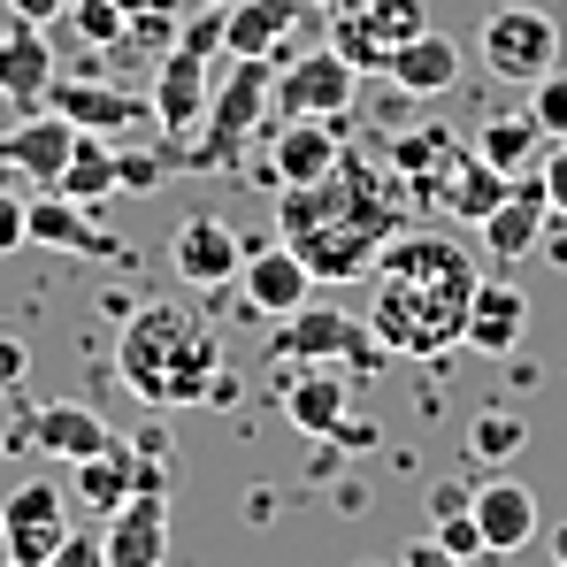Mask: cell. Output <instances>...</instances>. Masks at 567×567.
Segmentation results:
<instances>
[{"mask_svg":"<svg viewBox=\"0 0 567 567\" xmlns=\"http://www.w3.org/2000/svg\"><path fill=\"white\" fill-rule=\"evenodd\" d=\"M553 560H560V567H567V529H553Z\"/></svg>","mask_w":567,"mask_h":567,"instance_id":"7bdbcfd3","label":"cell"},{"mask_svg":"<svg viewBox=\"0 0 567 567\" xmlns=\"http://www.w3.org/2000/svg\"><path fill=\"white\" fill-rule=\"evenodd\" d=\"M353 383H361V377L322 369V361L291 369V377H284V422H291L299 437H338L346 414H353Z\"/></svg>","mask_w":567,"mask_h":567,"instance_id":"9a60e30c","label":"cell"},{"mask_svg":"<svg viewBox=\"0 0 567 567\" xmlns=\"http://www.w3.org/2000/svg\"><path fill=\"white\" fill-rule=\"evenodd\" d=\"M537 246H545V261H553V269H567V230H553V223H545V238H537Z\"/></svg>","mask_w":567,"mask_h":567,"instance_id":"b9f144b4","label":"cell"},{"mask_svg":"<svg viewBox=\"0 0 567 567\" xmlns=\"http://www.w3.org/2000/svg\"><path fill=\"white\" fill-rule=\"evenodd\" d=\"M238 261H246V238L223 223V215H185L177 238H169V269L185 291H215V284H238Z\"/></svg>","mask_w":567,"mask_h":567,"instance_id":"8fae6325","label":"cell"},{"mask_svg":"<svg viewBox=\"0 0 567 567\" xmlns=\"http://www.w3.org/2000/svg\"><path fill=\"white\" fill-rule=\"evenodd\" d=\"M100 560L107 567H162L169 560V491H131L107 529H100Z\"/></svg>","mask_w":567,"mask_h":567,"instance_id":"4fadbf2b","label":"cell"},{"mask_svg":"<svg viewBox=\"0 0 567 567\" xmlns=\"http://www.w3.org/2000/svg\"><path fill=\"white\" fill-rule=\"evenodd\" d=\"M0 514H8V560L16 567H54L62 537H70V506H62V491H54L47 475L23 483L16 498H0Z\"/></svg>","mask_w":567,"mask_h":567,"instance_id":"7c38bea8","label":"cell"},{"mask_svg":"<svg viewBox=\"0 0 567 567\" xmlns=\"http://www.w3.org/2000/svg\"><path fill=\"white\" fill-rule=\"evenodd\" d=\"M70 146H78V123L62 115V107H47V115H23L8 138H0V162L23 177V185H54L62 177V162H70Z\"/></svg>","mask_w":567,"mask_h":567,"instance_id":"ac0fdd59","label":"cell"},{"mask_svg":"<svg viewBox=\"0 0 567 567\" xmlns=\"http://www.w3.org/2000/svg\"><path fill=\"white\" fill-rule=\"evenodd\" d=\"M522 338H529V299H522L506 277H483L475 299H468V346L491 353V361H506Z\"/></svg>","mask_w":567,"mask_h":567,"instance_id":"7402d4cb","label":"cell"},{"mask_svg":"<svg viewBox=\"0 0 567 567\" xmlns=\"http://www.w3.org/2000/svg\"><path fill=\"white\" fill-rule=\"evenodd\" d=\"M483 269L468 261L461 238L445 230H399L377 254V307L369 330L383 338V353L406 361H445L453 346H468V299Z\"/></svg>","mask_w":567,"mask_h":567,"instance_id":"7a4b0ae2","label":"cell"},{"mask_svg":"<svg viewBox=\"0 0 567 567\" xmlns=\"http://www.w3.org/2000/svg\"><path fill=\"white\" fill-rule=\"evenodd\" d=\"M506 185H514V177H506V169H491V162H483V154L468 146V154L453 162L445 192H437V207H445V215H461V223H483V215L506 199Z\"/></svg>","mask_w":567,"mask_h":567,"instance_id":"4316f807","label":"cell"},{"mask_svg":"<svg viewBox=\"0 0 567 567\" xmlns=\"http://www.w3.org/2000/svg\"><path fill=\"white\" fill-rule=\"evenodd\" d=\"M399 207H406L399 169L346 146L315 185H284L277 238L315 269V284H353L377 277V254L399 238Z\"/></svg>","mask_w":567,"mask_h":567,"instance_id":"6da1fadb","label":"cell"},{"mask_svg":"<svg viewBox=\"0 0 567 567\" xmlns=\"http://www.w3.org/2000/svg\"><path fill=\"white\" fill-rule=\"evenodd\" d=\"M468 506H475V529H483L491 560H498V553H522V545L537 537V491H529V483H514V475L483 483Z\"/></svg>","mask_w":567,"mask_h":567,"instance_id":"44dd1931","label":"cell"},{"mask_svg":"<svg viewBox=\"0 0 567 567\" xmlns=\"http://www.w3.org/2000/svg\"><path fill=\"white\" fill-rule=\"evenodd\" d=\"M475 154H483L491 169L522 177V169L545 162V131H537V115H491V123L475 131Z\"/></svg>","mask_w":567,"mask_h":567,"instance_id":"83f0119b","label":"cell"},{"mask_svg":"<svg viewBox=\"0 0 567 567\" xmlns=\"http://www.w3.org/2000/svg\"><path fill=\"white\" fill-rule=\"evenodd\" d=\"M62 8H70V0H8L16 23H62Z\"/></svg>","mask_w":567,"mask_h":567,"instance_id":"74e56055","label":"cell"},{"mask_svg":"<svg viewBox=\"0 0 567 567\" xmlns=\"http://www.w3.org/2000/svg\"><path fill=\"white\" fill-rule=\"evenodd\" d=\"M115 383L138 406H207L223 399V338L207 315H192L185 299H146L123 315L115 338Z\"/></svg>","mask_w":567,"mask_h":567,"instance_id":"3957f363","label":"cell"},{"mask_svg":"<svg viewBox=\"0 0 567 567\" xmlns=\"http://www.w3.org/2000/svg\"><path fill=\"white\" fill-rule=\"evenodd\" d=\"M0 567H16V560H8V514H0Z\"/></svg>","mask_w":567,"mask_h":567,"instance_id":"ee69618b","label":"cell"},{"mask_svg":"<svg viewBox=\"0 0 567 567\" xmlns=\"http://www.w3.org/2000/svg\"><path fill=\"white\" fill-rule=\"evenodd\" d=\"M545 223H553L545 177H537V169H522V177L506 185V199H498V207H491L475 230H483V254H491V261H522V254H537Z\"/></svg>","mask_w":567,"mask_h":567,"instance_id":"5bb4252c","label":"cell"},{"mask_svg":"<svg viewBox=\"0 0 567 567\" xmlns=\"http://www.w3.org/2000/svg\"><path fill=\"white\" fill-rule=\"evenodd\" d=\"M269 107H277V62L261 54H230V70L215 78L207 93V115L185 138L192 169H238L254 138H269Z\"/></svg>","mask_w":567,"mask_h":567,"instance_id":"277c9868","label":"cell"},{"mask_svg":"<svg viewBox=\"0 0 567 567\" xmlns=\"http://www.w3.org/2000/svg\"><path fill=\"white\" fill-rule=\"evenodd\" d=\"M560 62V23L529 0H506L483 16V70L506 78V85H537L545 70Z\"/></svg>","mask_w":567,"mask_h":567,"instance_id":"52a82bcc","label":"cell"},{"mask_svg":"<svg viewBox=\"0 0 567 567\" xmlns=\"http://www.w3.org/2000/svg\"><path fill=\"white\" fill-rule=\"evenodd\" d=\"M399 560H406V567H437V560H445V545H437V537H422V545H406Z\"/></svg>","mask_w":567,"mask_h":567,"instance_id":"60d3db41","label":"cell"},{"mask_svg":"<svg viewBox=\"0 0 567 567\" xmlns=\"http://www.w3.org/2000/svg\"><path fill=\"white\" fill-rule=\"evenodd\" d=\"M338 154H346V123H330V115H284V131H269L277 185H315Z\"/></svg>","mask_w":567,"mask_h":567,"instance_id":"e0dca14e","label":"cell"},{"mask_svg":"<svg viewBox=\"0 0 567 567\" xmlns=\"http://www.w3.org/2000/svg\"><path fill=\"white\" fill-rule=\"evenodd\" d=\"M315 8H338V0H315Z\"/></svg>","mask_w":567,"mask_h":567,"instance_id":"bcb514c9","label":"cell"},{"mask_svg":"<svg viewBox=\"0 0 567 567\" xmlns=\"http://www.w3.org/2000/svg\"><path fill=\"white\" fill-rule=\"evenodd\" d=\"M468 498H475L468 483H437V491H430V522H437V514H461Z\"/></svg>","mask_w":567,"mask_h":567,"instance_id":"f35d334b","label":"cell"},{"mask_svg":"<svg viewBox=\"0 0 567 567\" xmlns=\"http://www.w3.org/2000/svg\"><path fill=\"white\" fill-rule=\"evenodd\" d=\"M215 54H223V0H207V16H192L185 31L169 39L162 70H154V123H162V138H192L199 131L207 93H215L207 85Z\"/></svg>","mask_w":567,"mask_h":567,"instance_id":"8992f818","label":"cell"},{"mask_svg":"<svg viewBox=\"0 0 567 567\" xmlns=\"http://www.w3.org/2000/svg\"><path fill=\"white\" fill-rule=\"evenodd\" d=\"M437 545H445V560H491V545H483V529H475V506L437 514Z\"/></svg>","mask_w":567,"mask_h":567,"instance_id":"d6a6232c","label":"cell"},{"mask_svg":"<svg viewBox=\"0 0 567 567\" xmlns=\"http://www.w3.org/2000/svg\"><path fill=\"white\" fill-rule=\"evenodd\" d=\"M54 93V107L78 123V131H138L146 115H154V100H138V93H123V85H100V78H54L47 85Z\"/></svg>","mask_w":567,"mask_h":567,"instance_id":"ffe728a7","label":"cell"},{"mask_svg":"<svg viewBox=\"0 0 567 567\" xmlns=\"http://www.w3.org/2000/svg\"><path fill=\"white\" fill-rule=\"evenodd\" d=\"M31 246H54V254H93V261H123V238H107L85 199L70 192H39L31 199Z\"/></svg>","mask_w":567,"mask_h":567,"instance_id":"d6986e66","label":"cell"},{"mask_svg":"<svg viewBox=\"0 0 567 567\" xmlns=\"http://www.w3.org/2000/svg\"><path fill=\"white\" fill-rule=\"evenodd\" d=\"M269 361L277 369H307V361H322V369H346V377H377L383 361V338L369 330V315H346V307H291L277 315V338H269Z\"/></svg>","mask_w":567,"mask_h":567,"instance_id":"5b68a950","label":"cell"},{"mask_svg":"<svg viewBox=\"0 0 567 567\" xmlns=\"http://www.w3.org/2000/svg\"><path fill=\"white\" fill-rule=\"evenodd\" d=\"M199 8H207V0H199Z\"/></svg>","mask_w":567,"mask_h":567,"instance_id":"c3c4849f","label":"cell"},{"mask_svg":"<svg viewBox=\"0 0 567 567\" xmlns=\"http://www.w3.org/2000/svg\"><path fill=\"white\" fill-rule=\"evenodd\" d=\"M16 246H31V199L0 185V254H16Z\"/></svg>","mask_w":567,"mask_h":567,"instance_id":"836d02e7","label":"cell"},{"mask_svg":"<svg viewBox=\"0 0 567 567\" xmlns=\"http://www.w3.org/2000/svg\"><path fill=\"white\" fill-rule=\"evenodd\" d=\"M62 16H70V31H78L85 47H115V39L131 31V16H123L115 0H70Z\"/></svg>","mask_w":567,"mask_h":567,"instance_id":"4dcf8cb0","label":"cell"},{"mask_svg":"<svg viewBox=\"0 0 567 567\" xmlns=\"http://www.w3.org/2000/svg\"><path fill=\"white\" fill-rule=\"evenodd\" d=\"M537 177H545V199H553V215H567V138H553V146H545Z\"/></svg>","mask_w":567,"mask_h":567,"instance_id":"e575fe53","label":"cell"},{"mask_svg":"<svg viewBox=\"0 0 567 567\" xmlns=\"http://www.w3.org/2000/svg\"><path fill=\"white\" fill-rule=\"evenodd\" d=\"M307 16H315V0H230V8H223V62H230V54L291 62Z\"/></svg>","mask_w":567,"mask_h":567,"instance_id":"30bf717a","label":"cell"},{"mask_svg":"<svg viewBox=\"0 0 567 567\" xmlns=\"http://www.w3.org/2000/svg\"><path fill=\"white\" fill-rule=\"evenodd\" d=\"M529 445V430H522V414H475V430H468V453L475 461H491V468H506L514 453Z\"/></svg>","mask_w":567,"mask_h":567,"instance_id":"f546056e","label":"cell"},{"mask_svg":"<svg viewBox=\"0 0 567 567\" xmlns=\"http://www.w3.org/2000/svg\"><path fill=\"white\" fill-rule=\"evenodd\" d=\"M238 291H246V307H254V315H269V322H277V315H291V307H307V291H315V269H307V261H299L284 238H277V246H254V238H246Z\"/></svg>","mask_w":567,"mask_h":567,"instance_id":"2e32d148","label":"cell"},{"mask_svg":"<svg viewBox=\"0 0 567 567\" xmlns=\"http://www.w3.org/2000/svg\"><path fill=\"white\" fill-rule=\"evenodd\" d=\"M115 8H123V16H138V8H154V0H115Z\"/></svg>","mask_w":567,"mask_h":567,"instance_id":"f6af8a7d","label":"cell"},{"mask_svg":"<svg viewBox=\"0 0 567 567\" xmlns=\"http://www.w3.org/2000/svg\"><path fill=\"white\" fill-rule=\"evenodd\" d=\"M31 377V353H23V338H0V391H23Z\"/></svg>","mask_w":567,"mask_h":567,"instance_id":"8d00e7d4","label":"cell"},{"mask_svg":"<svg viewBox=\"0 0 567 567\" xmlns=\"http://www.w3.org/2000/svg\"><path fill=\"white\" fill-rule=\"evenodd\" d=\"M162 185V162L154 154H115V192H146Z\"/></svg>","mask_w":567,"mask_h":567,"instance_id":"d590c367","label":"cell"},{"mask_svg":"<svg viewBox=\"0 0 567 567\" xmlns=\"http://www.w3.org/2000/svg\"><path fill=\"white\" fill-rule=\"evenodd\" d=\"M54 560H70V567H93V560H100V537H78V529H70Z\"/></svg>","mask_w":567,"mask_h":567,"instance_id":"ab89813d","label":"cell"},{"mask_svg":"<svg viewBox=\"0 0 567 567\" xmlns=\"http://www.w3.org/2000/svg\"><path fill=\"white\" fill-rule=\"evenodd\" d=\"M47 192H70V199H107L115 192V146H107V131H78V146H70V162H62V177Z\"/></svg>","mask_w":567,"mask_h":567,"instance_id":"f1b7e54d","label":"cell"},{"mask_svg":"<svg viewBox=\"0 0 567 567\" xmlns=\"http://www.w3.org/2000/svg\"><path fill=\"white\" fill-rule=\"evenodd\" d=\"M529 115H537V131H545V138H567V70H560V62L529 85Z\"/></svg>","mask_w":567,"mask_h":567,"instance_id":"1f68e13d","label":"cell"},{"mask_svg":"<svg viewBox=\"0 0 567 567\" xmlns=\"http://www.w3.org/2000/svg\"><path fill=\"white\" fill-rule=\"evenodd\" d=\"M78 468V498H85V514H115L131 491H138V445L131 437H107L100 453H85V461H70Z\"/></svg>","mask_w":567,"mask_h":567,"instance_id":"d4e9b609","label":"cell"},{"mask_svg":"<svg viewBox=\"0 0 567 567\" xmlns=\"http://www.w3.org/2000/svg\"><path fill=\"white\" fill-rule=\"evenodd\" d=\"M383 78H391L406 100H437V93L461 85V47H453L445 31H414V39L383 62Z\"/></svg>","mask_w":567,"mask_h":567,"instance_id":"603a6c76","label":"cell"},{"mask_svg":"<svg viewBox=\"0 0 567 567\" xmlns=\"http://www.w3.org/2000/svg\"><path fill=\"white\" fill-rule=\"evenodd\" d=\"M0 461H8V445H0Z\"/></svg>","mask_w":567,"mask_h":567,"instance_id":"7dc6e473","label":"cell"},{"mask_svg":"<svg viewBox=\"0 0 567 567\" xmlns=\"http://www.w3.org/2000/svg\"><path fill=\"white\" fill-rule=\"evenodd\" d=\"M414 31H430V8L422 0H338V16H330V47L369 78L383 70Z\"/></svg>","mask_w":567,"mask_h":567,"instance_id":"ba28073f","label":"cell"},{"mask_svg":"<svg viewBox=\"0 0 567 567\" xmlns=\"http://www.w3.org/2000/svg\"><path fill=\"white\" fill-rule=\"evenodd\" d=\"M353 100H361V70L338 47H307V54L277 62V115H330V123H346Z\"/></svg>","mask_w":567,"mask_h":567,"instance_id":"9c48e42d","label":"cell"},{"mask_svg":"<svg viewBox=\"0 0 567 567\" xmlns=\"http://www.w3.org/2000/svg\"><path fill=\"white\" fill-rule=\"evenodd\" d=\"M115 430L100 422V406L85 399H47V406H31V453H54V461H85L100 453Z\"/></svg>","mask_w":567,"mask_h":567,"instance_id":"cb8c5ba5","label":"cell"},{"mask_svg":"<svg viewBox=\"0 0 567 567\" xmlns=\"http://www.w3.org/2000/svg\"><path fill=\"white\" fill-rule=\"evenodd\" d=\"M54 85V47H47V23H8L0 31V93L39 100Z\"/></svg>","mask_w":567,"mask_h":567,"instance_id":"484cf974","label":"cell"}]
</instances>
